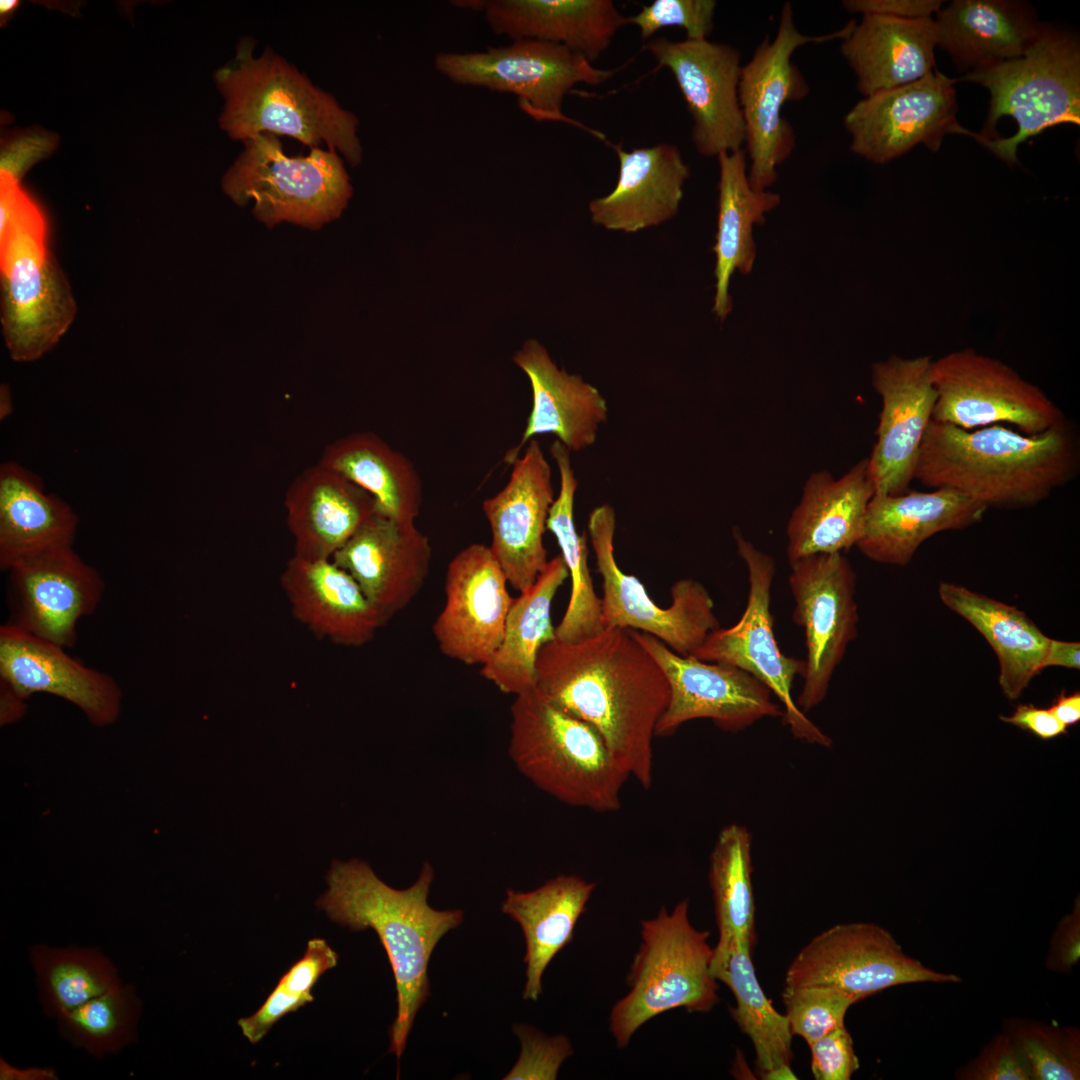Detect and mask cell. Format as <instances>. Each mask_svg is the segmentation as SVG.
Returning <instances> with one entry per match:
<instances>
[{
	"label": "cell",
	"instance_id": "5",
	"mask_svg": "<svg viewBox=\"0 0 1080 1080\" xmlns=\"http://www.w3.org/2000/svg\"><path fill=\"white\" fill-rule=\"evenodd\" d=\"M1 323L10 357L49 352L76 314L70 286L48 246L45 215L18 180L1 174Z\"/></svg>",
	"mask_w": 1080,
	"mask_h": 1080
},
{
	"label": "cell",
	"instance_id": "26",
	"mask_svg": "<svg viewBox=\"0 0 1080 1080\" xmlns=\"http://www.w3.org/2000/svg\"><path fill=\"white\" fill-rule=\"evenodd\" d=\"M986 510L950 488L874 494L855 546L872 561L906 566L927 539L978 523Z\"/></svg>",
	"mask_w": 1080,
	"mask_h": 1080
},
{
	"label": "cell",
	"instance_id": "33",
	"mask_svg": "<svg viewBox=\"0 0 1080 1080\" xmlns=\"http://www.w3.org/2000/svg\"><path fill=\"white\" fill-rule=\"evenodd\" d=\"M936 46L932 18L866 14L841 40L840 52L856 76L857 89L867 97L931 73Z\"/></svg>",
	"mask_w": 1080,
	"mask_h": 1080
},
{
	"label": "cell",
	"instance_id": "4",
	"mask_svg": "<svg viewBox=\"0 0 1080 1080\" xmlns=\"http://www.w3.org/2000/svg\"><path fill=\"white\" fill-rule=\"evenodd\" d=\"M255 46L252 37L240 39L235 56L215 74L225 100L221 128L241 142L268 133L310 149L326 145L358 166L363 158L358 117L270 47L256 55Z\"/></svg>",
	"mask_w": 1080,
	"mask_h": 1080
},
{
	"label": "cell",
	"instance_id": "43",
	"mask_svg": "<svg viewBox=\"0 0 1080 1080\" xmlns=\"http://www.w3.org/2000/svg\"><path fill=\"white\" fill-rule=\"evenodd\" d=\"M752 836L739 824L721 829L710 854L709 883L713 895L718 942L715 947L756 942L752 886Z\"/></svg>",
	"mask_w": 1080,
	"mask_h": 1080
},
{
	"label": "cell",
	"instance_id": "11",
	"mask_svg": "<svg viewBox=\"0 0 1080 1080\" xmlns=\"http://www.w3.org/2000/svg\"><path fill=\"white\" fill-rule=\"evenodd\" d=\"M434 67L455 84L515 95L520 109L534 120L582 129L587 128L563 113L565 96L578 83L598 86L615 73L594 67L565 46L532 39L483 51L439 52Z\"/></svg>",
	"mask_w": 1080,
	"mask_h": 1080
},
{
	"label": "cell",
	"instance_id": "46",
	"mask_svg": "<svg viewBox=\"0 0 1080 1080\" xmlns=\"http://www.w3.org/2000/svg\"><path fill=\"white\" fill-rule=\"evenodd\" d=\"M337 962L338 954L324 939L309 940L302 958L280 978L263 1005L252 1015L238 1020L243 1035L256 1044L282 1017L311 1003L312 988Z\"/></svg>",
	"mask_w": 1080,
	"mask_h": 1080
},
{
	"label": "cell",
	"instance_id": "18",
	"mask_svg": "<svg viewBox=\"0 0 1080 1080\" xmlns=\"http://www.w3.org/2000/svg\"><path fill=\"white\" fill-rule=\"evenodd\" d=\"M956 82L934 69L917 81L864 97L844 117L851 151L885 164L917 144L937 151L945 135H969L956 119Z\"/></svg>",
	"mask_w": 1080,
	"mask_h": 1080
},
{
	"label": "cell",
	"instance_id": "1",
	"mask_svg": "<svg viewBox=\"0 0 1080 1080\" xmlns=\"http://www.w3.org/2000/svg\"><path fill=\"white\" fill-rule=\"evenodd\" d=\"M536 678L546 700L594 726L627 775L644 789L652 786V741L670 690L633 629L609 627L579 642L546 643Z\"/></svg>",
	"mask_w": 1080,
	"mask_h": 1080
},
{
	"label": "cell",
	"instance_id": "10",
	"mask_svg": "<svg viewBox=\"0 0 1080 1080\" xmlns=\"http://www.w3.org/2000/svg\"><path fill=\"white\" fill-rule=\"evenodd\" d=\"M855 20L822 35L801 33L794 21L791 3H784L775 36L765 37L751 59L742 66L739 102L745 124V152L750 159L748 179L758 191L768 190L778 178V167L796 146L795 132L783 117L788 102L799 101L809 86L792 62L794 52L807 44L844 39Z\"/></svg>",
	"mask_w": 1080,
	"mask_h": 1080
},
{
	"label": "cell",
	"instance_id": "34",
	"mask_svg": "<svg viewBox=\"0 0 1080 1080\" xmlns=\"http://www.w3.org/2000/svg\"><path fill=\"white\" fill-rule=\"evenodd\" d=\"M936 15L937 46L970 71L1021 56L1042 24L1022 1L955 0Z\"/></svg>",
	"mask_w": 1080,
	"mask_h": 1080
},
{
	"label": "cell",
	"instance_id": "54",
	"mask_svg": "<svg viewBox=\"0 0 1080 1080\" xmlns=\"http://www.w3.org/2000/svg\"><path fill=\"white\" fill-rule=\"evenodd\" d=\"M939 0H845L842 6L850 13L877 14L904 19L932 18L938 13Z\"/></svg>",
	"mask_w": 1080,
	"mask_h": 1080
},
{
	"label": "cell",
	"instance_id": "13",
	"mask_svg": "<svg viewBox=\"0 0 1080 1080\" xmlns=\"http://www.w3.org/2000/svg\"><path fill=\"white\" fill-rule=\"evenodd\" d=\"M616 515L602 504L588 518V535L603 579L601 618L604 628L620 627L650 634L675 653L692 655L708 635L720 628L708 590L693 579L671 588L672 604L661 608L634 576L621 571L614 555Z\"/></svg>",
	"mask_w": 1080,
	"mask_h": 1080
},
{
	"label": "cell",
	"instance_id": "28",
	"mask_svg": "<svg viewBox=\"0 0 1080 1080\" xmlns=\"http://www.w3.org/2000/svg\"><path fill=\"white\" fill-rule=\"evenodd\" d=\"M280 583L293 617L320 639L360 647L385 624L355 579L332 559L293 554Z\"/></svg>",
	"mask_w": 1080,
	"mask_h": 1080
},
{
	"label": "cell",
	"instance_id": "55",
	"mask_svg": "<svg viewBox=\"0 0 1080 1080\" xmlns=\"http://www.w3.org/2000/svg\"><path fill=\"white\" fill-rule=\"evenodd\" d=\"M999 719L1023 731H1028L1044 741L1068 733L1067 727L1059 722L1048 708H1040L1032 704H1019L1012 715H1000Z\"/></svg>",
	"mask_w": 1080,
	"mask_h": 1080
},
{
	"label": "cell",
	"instance_id": "7",
	"mask_svg": "<svg viewBox=\"0 0 1080 1080\" xmlns=\"http://www.w3.org/2000/svg\"><path fill=\"white\" fill-rule=\"evenodd\" d=\"M510 714L508 753L524 777L566 805L599 813L620 809L629 776L594 726L536 688L516 695Z\"/></svg>",
	"mask_w": 1080,
	"mask_h": 1080
},
{
	"label": "cell",
	"instance_id": "48",
	"mask_svg": "<svg viewBox=\"0 0 1080 1080\" xmlns=\"http://www.w3.org/2000/svg\"><path fill=\"white\" fill-rule=\"evenodd\" d=\"M782 1000L792 1035L807 1044L845 1025V1015L856 1003L846 993L828 986H785Z\"/></svg>",
	"mask_w": 1080,
	"mask_h": 1080
},
{
	"label": "cell",
	"instance_id": "51",
	"mask_svg": "<svg viewBox=\"0 0 1080 1080\" xmlns=\"http://www.w3.org/2000/svg\"><path fill=\"white\" fill-rule=\"evenodd\" d=\"M957 1080H1033L1030 1063L1004 1032L995 1034L981 1051L955 1072Z\"/></svg>",
	"mask_w": 1080,
	"mask_h": 1080
},
{
	"label": "cell",
	"instance_id": "41",
	"mask_svg": "<svg viewBox=\"0 0 1080 1080\" xmlns=\"http://www.w3.org/2000/svg\"><path fill=\"white\" fill-rule=\"evenodd\" d=\"M753 950L742 945L713 948L711 974L734 995L730 1014L752 1042L759 1076L765 1080L796 1079L791 1069L792 1033L785 1014L766 997L752 962Z\"/></svg>",
	"mask_w": 1080,
	"mask_h": 1080
},
{
	"label": "cell",
	"instance_id": "15",
	"mask_svg": "<svg viewBox=\"0 0 1080 1080\" xmlns=\"http://www.w3.org/2000/svg\"><path fill=\"white\" fill-rule=\"evenodd\" d=\"M906 954L885 928L869 922L831 926L813 937L787 968L785 986H828L856 1002L911 983H957Z\"/></svg>",
	"mask_w": 1080,
	"mask_h": 1080
},
{
	"label": "cell",
	"instance_id": "53",
	"mask_svg": "<svg viewBox=\"0 0 1080 1080\" xmlns=\"http://www.w3.org/2000/svg\"><path fill=\"white\" fill-rule=\"evenodd\" d=\"M1080 959V900L1058 922L1050 939L1045 967L1054 973L1068 974Z\"/></svg>",
	"mask_w": 1080,
	"mask_h": 1080
},
{
	"label": "cell",
	"instance_id": "30",
	"mask_svg": "<svg viewBox=\"0 0 1080 1080\" xmlns=\"http://www.w3.org/2000/svg\"><path fill=\"white\" fill-rule=\"evenodd\" d=\"M613 147L619 159L618 181L611 193L590 202L592 221L632 233L674 217L690 175L678 147L668 143L632 151Z\"/></svg>",
	"mask_w": 1080,
	"mask_h": 1080
},
{
	"label": "cell",
	"instance_id": "50",
	"mask_svg": "<svg viewBox=\"0 0 1080 1080\" xmlns=\"http://www.w3.org/2000/svg\"><path fill=\"white\" fill-rule=\"evenodd\" d=\"M514 1032L521 1042V1053L504 1079H556L561 1064L573 1054L569 1039L563 1035L546 1036L525 1025L514 1026Z\"/></svg>",
	"mask_w": 1080,
	"mask_h": 1080
},
{
	"label": "cell",
	"instance_id": "3",
	"mask_svg": "<svg viewBox=\"0 0 1080 1080\" xmlns=\"http://www.w3.org/2000/svg\"><path fill=\"white\" fill-rule=\"evenodd\" d=\"M328 890L317 901L335 923L352 931L373 929L384 947L396 983L397 1015L390 1027L389 1052L399 1059L419 1008L430 994L427 968L440 939L463 921L461 909L428 904L434 879L429 862L408 888L390 887L364 861H334Z\"/></svg>",
	"mask_w": 1080,
	"mask_h": 1080
},
{
	"label": "cell",
	"instance_id": "38",
	"mask_svg": "<svg viewBox=\"0 0 1080 1080\" xmlns=\"http://www.w3.org/2000/svg\"><path fill=\"white\" fill-rule=\"evenodd\" d=\"M938 595L991 645L999 662L1003 694L1017 700L1042 671L1050 638L1023 611L967 587L941 581Z\"/></svg>",
	"mask_w": 1080,
	"mask_h": 1080
},
{
	"label": "cell",
	"instance_id": "22",
	"mask_svg": "<svg viewBox=\"0 0 1080 1080\" xmlns=\"http://www.w3.org/2000/svg\"><path fill=\"white\" fill-rule=\"evenodd\" d=\"M511 464L508 482L483 501L482 509L491 530L489 547L508 584L521 593L549 562L543 538L556 497L551 468L537 440L531 439Z\"/></svg>",
	"mask_w": 1080,
	"mask_h": 1080
},
{
	"label": "cell",
	"instance_id": "44",
	"mask_svg": "<svg viewBox=\"0 0 1080 1080\" xmlns=\"http://www.w3.org/2000/svg\"><path fill=\"white\" fill-rule=\"evenodd\" d=\"M29 959L43 1010L56 1019L121 983L114 964L98 949L34 945Z\"/></svg>",
	"mask_w": 1080,
	"mask_h": 1080
},
{
	"label": "cell",
	"instance_id": "12",
	"mask_svg": "<svg viewBox=\"0 0 1080 1080\" xmlns=\"http://www.w3.org/2000/svg\"><path fill=\"white\" fill-rule=\"evenodd\" d=\"M737 553L748 570L749 592L740 620L730 628L711 632L692 656L740 668L763 683L779 700L783 721L792 735L806 743L830 747L831 738L803 713L792 696V685L802 676L805 661L784 655L777 643L771 614L774 559L733 529Z\"/></svg>",
	"mask_w": 1080,
	"mask_h": 1080
},
{
	"label": "cell",
	"instance_id": "56",
	"mask_svg": "<svg viewBox=\"0 0 1080 1080\" xmlns=\"http://www.w3.org/2000/svg\"><path fill=\"white\" fill-rule=\"evenodd\" d=\"M1080 668V643L1051 639L1041 663V670L1047 667Z\"/></svg>",
	"mask_w": 1080,
	"mask_h": 1080
},
{
	"label": "cell",
	"instance_id": "36",
	"mask_svg": "<svg viewBox=\"0 0 1080 1080\" xmlns=\"http://www.w3.org/2000/svg\"><path fill=\"white\" fill-rule=\"evenodd\" d=\"M595 888L577 875H558L531 891L507 890L501 910L519 924L526 943L525 1000H538L543 973L572 941Z\"/></svg>",
	"mask_w": 1080,
	"mask_h": 1080
},
{
	"label": "cell",
	"instance_id": "19",
	"mask_svg": "<svg viewBox=\"0 0 1080 1080\" xmlns=\"http://www.w3.org/2000/svg\"><path fill=\"white\" fill-rule=\"evenodd\" d=\"M668 68L681 91L693 126L691 140L703 157L743 149L745 124L739 102L742 64L733 46L709 39L653 38L644 46Z\"/></svg>",
	"mask_w": 1080,
	"mask_h": 1080
},
{
	"label": "cell",
	"instance_id": "59",
	"mask_svg": "<svg viewBox=\"0 0 1080 1080\" xmlns=\"http://www.w3.org/2000/svg\"><path fill=\"white\" fill-rule=\"evenodd\" d=\"M55 1076L51 1068H29L19 1071L1 1061V1079H55Z\"/></svg>",
	"mask_w": 1080,
	"mask_h": 1080
},
{
	"label": "cell",
	"instance_id": "25",
	"mask_svg": "<svg viewBox=\"0 0 1080 1080\" xmlns=\"http://www.w3.org/2000/svg\"><path fill=\"white\" fill-rule=\"evenodd\" d=\"M0 681L25 700L35 693L63 698L98 726L115 722L120 712L121 690L110 675L12 623L0 628Z\"/></svg>",
	"mask_w": 1080,
	"mask_h": 1080
},
{
	"label": "cell",
	"instance_id": "32",
	"mask_svg": "<svg viewBox=\"0 0 1080 1080\" xmlns=\"http://www.w3.org/2000/svg\"><path fill=\"white\" fill-rule=\"evenodd\" d=\"M284 506L294 554L310 559H332L376 513L365 490L318 462L294 479Z\"/></svg>",
	"mask_w": 1080,
	"mask_h": 1080
},
{
	"label": "cell",
	"instance_id": "24",
	"mask_svg": "<svg viewBox=\"0 0 1080 1080\" xmlns=\"http://www.w3.org/2000/svg\"><path fill=\"white\" fill-rule=\"evenodd\" d=\"M386 624L423 588L432 560L428 537L415 521L380 513L369 517L333 555Z\"/></svg>",
	"mask_w": 1080,
	"mask_h": 1080
},
{
	"label": "cell",
	"instance_id": "49",
	"mask_svg": "<svg viewBox=\"0 0 1080 1080\" xmlns=\"http://www.w3.org/2000/svg\"><path fill=\"white\" fill-rule=\"evenodd\" d=\"M716 7L714 0H655L627 18V23L637 26L641 38L647 41L667 27L683 28L687 39H708L714 29Z\"/></svg>",
	"mask_w": 1080,
	"mask_h": 1080
},
{
	"label": "cell",
	"instance_id": "23",
	"mask_svg": "<svg viewBox=\"0 0 1080 1080\" xmlns=\"http://www.w3.org/2000/svg\"><path fill=\"white\" fill-rule=\"evenodd\" d=\"M7 572L11 623L63 648L73 647L79 620L95 611L104 593L98 571L66 547L22 559Z\"/></svg>",
	"mask_w": 1080,
	"mask_h": 1080
},
{
	"label": "cell",
	"instance_id": "45",
	"mask_svg": "<svg viewBox=\"0 0 1080 1080\" xmlns=\"http://www.w3.org/2000/svg\"><path fill=\"white\" fill-rule=\"evenodd\" d=\"M141 1002L135 989L119 983L59 1017L60 1035L98 1059L116 1054L137 1038Z\"/></svg>",
	"mask_w": 1080,
	"mask_h": 1080
},
{
	"label": "cell",
	"instance_id": "14",
	"mask_svg": "<svg viewBox=\"0 0 1080 1080\" xmlns=\"http://www.w3.org/2000/svg\"><path fill=\"white\" fill-rule=\"evenodd\" d=\"M932 382L936 422L966 430L1007 423L1035 435L1066 420L1043 390L1005 363L973 349L933 360Z\"/></svg>",
	"mask_w": 1080,
	"mask_h": 1080
},
{
	"label": "cell",
	"instance_id": "29",
	"mask_svg": "<svg viewBox=\"0 0 1080 1080\" xmlns=\"http://www.w3.org/2000/svg\"><path fill=\"white\" fill-rule=\"evenodd\" d=\"M527 375L532 389V408L520 443L505 456L511 464L520 450L540 434H553L570 452L593 445L599 426L607 420L605 398L581 376L559 369L546 349L528 340L513 356Z\"/></svg>",
	"mask_w": 1080,
	"mask_h": 1080
},
{
	"label": "cell",
	"instance_id": "60",
	"mask_svg": "<svg viewBox=\"0 0 1080 1080\" xmlns=\"http://www.w3.org/2000/svg\"><path fill=\"white\" fill-rule=\"evenodd\" d=\"M13 411V401L10 387L7 384H1L0 387V419L5 420L11 415Z\"/></svg>",
	"mask_w": 1080,
	"mask_h": 1080
},
{
	"label": "cell",
	"instance_id": "35",
	"mask_svg": "<svg viewBox=\"0 0 1080 1080\" xmlns=\"http://www.w3.org/2000/svg\"><path fill=\"white\" fill-rule=\"evenodd\" d=\"M78 517L41 479L9 461L0 467V567L47 551L73 547Z\"/></svg>",
	"mask_w": 1080,
	"mask_h": 1080
},
{
	"label": "cell",
	"instance_id": "16",
	"mask_svg": "<svg viewBox=\"0 0 1080 1080\" xmlns=\"http://www.w3.org/2000/svg\"><path fill=\"white\" fill-rule=\"evenodd\" d=\"M790 566L792 619L803 629L806 645L796 705L806 714L827 696L836 668L857 637L856 574L843 553L811 555Z\"/></svg>",
	"mask_w": 1080,
	"mask_h": 1080
},
{
	"label": "cell",
	"instance_id": "20",
	"mask_svg": "<svg viewBox=\"0 0 1080 1080\" xmlns=\"http://www.w3.org/2000/svg\"><path fill=\"white\" fill-rule=\"evenodd\" d=\"M489 546L472 543L449 562L444 606L432 631L439 650L466 665H484L501 644L513 599Z\"/></svg>",
	"mask_w": 1080,
	"mask_h": 1080
},
{
	"label": "cell",
	"instance_id": "47",
	"mask_svg": "<svg viewBox=\"0 0 1080 1080\" xmlns=\"http://www.w3.org/2000/svg\"><path fill=\"white\" fill-rule=\"evenodd\" d=\"M1001 1031L1013 1039L1028 1059L1033 1080L1080 1079L1078 1027L1011 1017L1003 1020Z\"/></svg>",
	"mask_w": 1080,
	"mask_h": 1080
},
{
	"label": "cell",
	"instance_id": "42",
	"mask_svg": "<svg viewBox=\"0 0 1080 1080\" xmlns=\"http://www.w3.org/2000/svg\"><path fill=\"white\" fill-rule=\"evenodd\" d=\"M550 453L560 475V491L550 509L547 529L557 539L561 556L571 578V596L560 623L555 627L558 641L575 643L601 633V598L595 592L588 567L587 532L576 531L573 509L578 481L571 464L570 451L558 440Z\"/></svg>",
	"mask_w": 1080,
	"mask_h": 1080
},
{
	"label": "cell",
	"instance_id": "52",
	"mask_svg": "<svg viewBox=\"0 0 1080 1080\" xmlns=\"http://www.w3.org/2000/svg\"><path fill=\"white\" fill-rule=\"evenodd\" d=\"M816 1080H849L859 1068L853 1039L845 1025L808 1044Z\"/></svg>",
	"mask_w": 1080,
	"mask_h": 1080
},
{
	"label": "cell",
	"instance_id": "17",
	"mask_svg": "<svg viewBox=\"0 0 1080 1080\" xmlns=\"http://www.w3.org/2000/svg\"><path fill=\"white\" fill-rule=\"evenodd\" d=\"M634 632L669 685V702L656 725L655 736L672 735L695 719H710L724 731L737 732L763 718L783 717V708L772 699L771 691L746 671L679 655L656 637Z\"/></svg>",
	"mask_w": 1080,
	"mask_h": 1080
},
{
	"label": "cell",
	"instance_id": "61",
	"mask_svg": "<svg viewBox=\"0 0 1080 1080\" xmlns=\"http://www.w3.org/2000/svg\"><path fill=\"white\" fill-rule=\"evenodd\" d=\"M17 5H18V2L15 1V0H2L0 2V13H1V15L6 16L7 14L11 13L16 8Z\"/></svg>",
	"mask_w": 1080,
	"mask_h": 1080
},
{
	"label": "cell",
	"instance_id": "27",
	"mask_svg": "<svg viewBox=\"0 0 1080 1080\" xmlns=\"http://www.w3.org/2000/svg\"><path fill=\"white\" fill-rule=\"evenodd\" d=\"M460 8L482 12L497 35L559 44L595 61L610 46L624 17L611 0H464Z\"/></svg>",
	"mask_w": 1080,
	"mask_h": 1080
},
{
	"label": "cell",
	"instance_id": "8",
	"mask_svg": "<svg viewBox=\"0 0 1080 1080\" xmlns=\"http://www.w3.org/2000/svg\"><path fill=\"white\" fill-rule=\"evenodd\" d=\"M688 911L689 901L684 899L672 912L662 907L654 918L641 922V944L627 978L629 991L609 1016L617 1047L625 1048L641 1026L660 1014L677 1008L708 1012L717 1004L710 932L697 930Z\"/></svg>",
	"mask_w": 1080,
	"mask_h": 1080
},
{
	"label": "cell",
	"instance_id": "2",
	"mask_svg": "<svg viewBox=\"0 0 1080 1080\" xmlns=\"http://www.w3.org/2000/svg\"><path fill=\"white\" fill-rule=\"evenodd\" d=\"M1079 462V441L1067 420L1035 435L1003 425L966 430L931 420L914 479L956 490L986 508H1021L1067 484Z\"/></svg>",
	"mask_w": 1080,
	"mask_h": 1080
},
{
	"label": "cell",
	"instance_id": "57",
	"mask_svg": "<svg viewBox=\"0 0 1080 1080\" xmlns=\"http://www.w3.org/2000/svg\"><path fill=\"white\" fill-rule=\"evenodd\" d=\"M1048 709L1065 727L1073 726L1080 721V693L1062 690Z\"/></svg>",
	"mask_w": 1080,
	"mask_h": 1080
},
{
	"label": "cell",
	"instance_id": "6",
	"mask_svg": "<svg viewBox=\"0 0 1080 1080\" xmlns=\"http://www.w3.org/2000/svg\"><path fill=\"white\" fill-rule=\"evenodd\" d=\"M958 81L990 92L983 129L970 137L1009 165L1018 163L1017 148L1028 138L1080 123V46L1067 30L1041 24L1021 56L967 72Z\"/></svg>",
	"mask_w": 1080,
	"mask_h": 1080
},
{
	"label": "cell",
	"instance_id": "21",
	"mask_svg": "<svg viewBox=\"0 0 1080 1080\" xmlns=\"http://www.w3.org/2000/svg\"><path fill=\"white\" fill-rule=\"evenodd\" d=\"M932 362L929 356H891L872 366V384L882 401L877 438L868 457L875 494H903L914 479L937 397Z\"/></svg>",
	"mask_w": 1080,
	"mask_h": 1080
},
{
	"label": "cell",
	"instance_id": "37",
	"mask_svg": "<svg viewBox=\"0 0 1080 1080\" xmlns=\"http://www.w3.org/2000/svg\"><path fill=\"white\" fill-rule=\"evenodd\" d=\"M746 152L740 149L721 153L718 184L717 232L713 251L715 263V296L713 312L724 320L732 309L730 280L737 270L751 272L756 259L753 237L755 225L766 220V214L780 203V196L769 190H755L749 182Z\"/></svg>",
	"mask_w": 1080,
	"mask_h": 1080
},
{
	"label": "cell",
	"instance_id": "40",
	"mask_svg": "<svg viewBox=\"0 0 1080 1080\" xmlns=\"http://www.w3.org/2000/svg\"><path fill=\"white\" fill-rule=\"evenodd\" d=\"M365 490L376 512L415 521L423 503V485L413 462L377 434L356 431L327 445L318 461Z\"/></svg>",
	"mask_w": 1080,
	"mask_h": 1080
},
{
	"label": "cell",
	"instance_id": "39",
	"mask_svg": "<svg viewBox=\"0 0 1080 1080\" xmlns=\"http://www.w3.org/2000/svg\"><path fill=\"white\" fill-rule=\"evenodd\" d=\"M567 576L559 554L549 560L531 587L513 599L501 644L480 670L501 692L516 696L536 687L538 652L556 638L552 603Z\"/></svg>",
	"mask_w": 1080,
	"mask_h": 1080
},
{
	"label": "cell",
	"instance_id": "31",
	"mask_svg": "<svg viewBox=\"0 0 1080 1080\" xmlns=\"http://www.w3.org/2000/svg\"><path fill=\"white\" fill-rule=\"evenodd\" d=\"M875 494L868 458L834 478L813 472L786 527L789 563L824 553H843L858 542L868 504Z\"/></svg>",
	"mask_w": 1080,
	"mask_h": 1080
},
{
	"label": "cell",
	"instance_id": "58",
	"mask_svg": "<svg viewBox=\"0 0 1080 1080\" xmlns=\"http://www.w3.org/2000/svg\"><path fill=\"white\" fill-rule=\"evenodd\" d=\"M1 684V709H0V721L2 725L13 723L18 720L25 711V704L21 696H19L12 688L6 683L0 681Z\"/></svg>",
	"mask_w": 1080,
	"mask_h": 1080
},
{
	"label": "cell",
	"instance_id": "9",
	"mask_svg": "<svg viewBox=\"0 0 1080 1080\" xmlns=\"http://www.w3.org/2000/svg\"><path fill=\"white\" fill-rule=\"evenodd\" d=\"M242 143L222 181L235 204L252 202L253 214L268 227L287 221L318 229L342 214L352 186L336 150L314 147L305 156H291L278 136L268 133Z\"/></svg>",
	"mask_w": 1080,
	"mask_h": 1080
}]
</instances>
